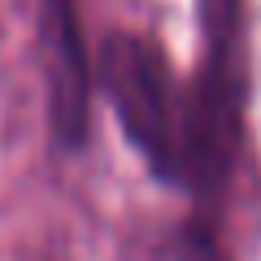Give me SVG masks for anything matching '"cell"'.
I'll use <instances>...</instances> for the list:
<instances>
[{
	"label": "cell",
	"instance_id": "cell-1",
	"mask_svg": "<svg viewBox=\"0 0 261 261\" xmlns=\"http://www.w3.org/2000/svg\"><path fill=\"white\" fill-rule=\"evenodd\" d=\"M96 79L135 152L166 178L183 174L192 166V105L183 100L178 79L170 74L152 39L130 31L109 35L100 48Z\"/></svg>",
	"mask_w": 261,
	"mask_h": 261
},
{
	"label": "cell",
	"instance_id": "cell-2",
	"mask_svg": "<svg viewBox=\"0 0 261 261\" xmlns=\"http://www.w3.org/2000/svg\"><path fill=\"white\" fill-rule=\"evenodd\" d=\"M39 27H44V57H48V105H53L57 135L79 144L87 130V87L92 65L83 57L74 0H39Z\"/></svg>",
	"mask_w": 261,
	"mask_h": 261
}]
</instances>
